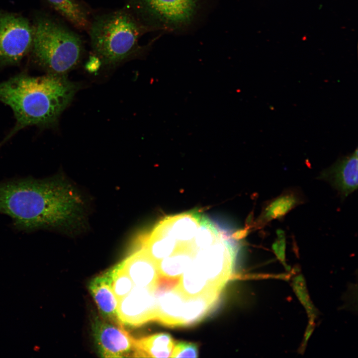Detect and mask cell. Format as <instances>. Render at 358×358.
<instances>
[{
    "mask_svg": "<svg viewBox=\"0 0 358 358\" xmlns=\"http://www.w3.org/2000/svg\"><path fill=\"white\" fill-rule=\"evenodd\" d=\"M84 202L63 176L0 182V213L11 218L15 229L68 232L79 223Z\"/></svg>",
    "mask_w": 358,
    "mask_h": 358,
    "instance_id": "cell-1",
    "label": "cell"
},
{
    "mask_svg": "<svg viewBox=\"0 0 358 358\" xmlns=\"http://www.w3.org/2000/svg\"><path fill=\"white\" fill-rule=\"evenodd\" d=\"M80 88L66 75L50 73L39 77L21 73L0 83V101L11 108L16 120L2 143L28 126H56Z\"/></svg>",
    "mask_w": 358,
    "mask_h": 358,
    "instance_id": "cell-2",
    "label": "cell"
},
{
    "mask_svg": "<svg viewBox=\"0 0 358 358\" xmlns=\"http://www.w3.org/2000/svg\"><path fill=\"white\" fill-rule=\"evenodd\" d=\"M148 31L125 7L95 15L88 32L95 57L104 65L112 67L140 53L144 49L140 39Z\"/></svg>",
    "mask_w": 358,
    "mask_h": 358,
    "instance_id": "cell-3",
    "label": "cell"
},
{
    "mask_svg": "<svg viewBox=\"0 0 358 358\" xmlns=\"http://www.w3.org/2000/svg\"><path fill=\"white\" fill-rule=\"evenodd\" d=\"M32 57L48 73L66 75L80 62L84 52L80 36L58 20L36 16L34 24Z\"/></svg>",
    "mask_w": 358,
    "mask_h": 358,
    "instance_id": "cell-4",
    "label": "cell"
},
{
    "mask_svg": "<svg viewBox=\"0 0 358 358\" xmlns=\"http://www.w3.org/2000/svg\"><path fill=\"white\" fill-rule=\"evenodd\" d=\"M126 7L149 30L180 31L199 19L206 0H127Z\"/></svg>",
    "mask_w": 358,
    "mask_h": 358,
    "instance_id": "cell-5",
    "label": "cell"
},
{
    "mask_svg": "<svg viewBox=\"0 0 358 358\" xmlns=\"http://www.w3.org/2000/svg\"><path fill=\"white\" fill-rule=\"evenodd\" d=\"M33 28L22 16L0 12V65L18 64L31 50Z\"/></svg>",
    "mask_w": 358,
    "mask_h": 358,
    "instance_id": "cell-6",
    "label": "cell"
},
{
    "mask_svg": "<svg viewBox=\"0 0 358 358\" xmlns=\"http://www.w3.org/2000/svg\"><path fill=\"white\" fill-rule=\"evenodd\" d=\"M95 345L102 358L140 357L136 339L121 324L96 315L91 323Z\"/></svg>",
    "mask_w": 358,
    "mask_h": 358,
    "instance_id": "cell-7",
    "label": "cell"
},
{
    "mask_svg": "<svg viewBox=\"0 0 358 358\" xmlns=\"http://www.w3.org/2000/svg\"><path fill=\"white\" fill-rule=\"evenodd\" d=\"M155 290L134 286L127 295L118 301L117 316L123 326L137 327L155 321Z\"/></svg>",
    "mask_w": 358,
    "mask_h": 358,
    "instance_id": "cell-8",
    "label": "cell"
},
{
    "mask_svg": "<svg viewBox=\"0 0 358 358\" xmlns=\"http://www.w3.org/2000/svg\"><path fill=\"white\" fill-rule=\"evenodd\" d=\"M318 179L329 183L342 198H346L358 187V149L322 171Z\"/></svg>",
    "mask_w": 358,
    "mask_h": 358,
    "instance_id": "cell-9",
    "label": "cell"
},
{
    "mask_svg": "<svg viewBox=\"0 0 358 358\" xmlns=\"http://www.w3.org/2000/svg\"><path fill=\"white\" fill-rule=\"evenodd\" d=\"M122 264L134 286L156 289L159 278L157 265L144 247L131 254Z\"/></svg>",
    "mask_w": 358,
    "mask_h": 358,
    "instance_id": "cell-10",
    "label": "cell"
},
{
    "mask_svg": "<svg viewBox=\"0 0 358 358\" xmlns=\"http://www.w3.org/2000/svg\"><path fill=\"white\" fill-rule=\"evenodd\" d=\"M88 287L100 316L106 320L121 324L117 312L118 301L111 288L109 270L92 278Z\"/></svg>",
    "mask_w": 358,
    "mask_h": 358,
    "instance_id": "cell-11",
    "label": "cell"
},
{
    "mask_svg": "<svg viewBox=\"0 0 358 358\" xmlns=\"http://www.w3.org/2000/svg\"><path fill=\"white\" fill-rule=\"evenodd\" d=\"M155 322L170 327H183L182 317L186 300L174 289H155Z\"/></svg>",
    "mask_w": 358,
    "mask_h": 358,
    "instance_id": "cell-12",
    "label": "cell"
},
{
    "mask_svg": "<svg viewBox=\"0 0 358 358\" xmlns=\"http://www.w3.org/2000/svg\"><path fill=\"white\" fill-rule=\"evenodd\" d=\"M304 202L302 193L295 188H290L267 203L258 224L260 227L274 219H281L289 211Z\"/></svg>",
    "mask_w": 358,
    "mask_h": 358,
    "instance_id": "cell-13",
    "label": "cell"
},
{
    "mask_svg": "<svg viewBox=\"0 0 358 358\" xmlns=\"http://www.w3.org/2000/svg\"><path fill=\"white\" fill-rule=\"evenodd\" d=\"M56 12L78 29L88 31L91 19L88 7L79 0H46Z\"/></svg>",
    "mask_w": 358,
    "mask_h": 358,
    "instance_id": "cell-14",
    "label": "cell"
},
{
    "mask_svg": "<svg viewBox=\"0 0 358 358\" xmlns=\"http://www.w3.org/2000/svg\"><path fill=\"white\" fill-rule=\"evenodd\" d=\"M140 357L171 358L176 341L169 334L160 333L136 339Z\"/></svg>",
    "mask_w": 358,
    "mask_h": 358,
    "instance_id": "cell-15",
    "label": "cell"
},
{
    "mask_svg": "<svg viewBox=\"0 0 358 358\" xmlns=\"http://www.w3.org/2000/svg\"><path fill=\"white\" fill-rule=\"evenodd\" d=\"M112 289L118 301L127 295L134 286L132 280L123 268L122 262L108 269Z\"/></svg>",
    "mask_w": 358,
    "mask_h": 358,
    "instance_id": "cell-16",
    "label": "cell"
},
{
    "mask_svg": "<svg viewBox=\"0 0 358 358\" xmlns=\"http://www.w3.org/2000/svg\"><path fill=\"white\" fill-rule=\"evenodd\" d=\"M293 284L296 295L305 307L311 320L313 322L315 316V309L308 296L304 279L301 275L297 276L294 279Z\"/></svg>",
    "mask_w": 358,
    "mask_h": 358,
    "instance_id": "cell-17",
    "label": "cell"
},
{
    "mask_svg": "<svg viewBox=\"0 0 358 358\" xmlns=\"http://www.w3.org/2000/svg\"><path fill=\"white\" fill-rule=\"evenodd\" d=\"M198 349L196 344L190 342H175L171 358H197Z\"/></svg>",
    "mask_w": 358,
    "mask_h": 358,
    "instance_id": "cell-18",
    "label": "cell"
},
{
    "mask_svg": "<svg viewBox=\"0 0 358 358\" xmlns=\"http://www.w3.org/2000/svg\"><path fill=\"white\" fill-rule=\"evenodd\" d=\"M277 239L272 245V249L277 257L285 265V251L286 247L285 236L282 230L276 231Z\"/></svg>",
    "mask_w": 358,
    "mask_h": 358,
    "instance_id": "cell-19",
    "label": "cell"
}]
</instances>
